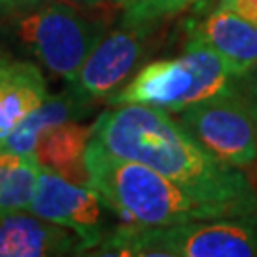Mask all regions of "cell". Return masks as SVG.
Returning <instances> with one entry per match:
<instances>
[{
	"instance_id": "16",
	"label": "cell",
	"mask_w": 257,
	"mask_h": 257,
	"mask_svg": "<svg viewBox=\"0 0 257 257\" xmlns=\"http://www.w3.org/2000/svg\"><path fill=\"white\" fill-rule=\"evenodd\" d=\"M219 6L238 14L257 27V0H219Z\"/></svg>"
},
{
	"instance_id": "9",
	"label": "cell",
	"mask_w": 257,
	"mask_h": 257,
	"mask_svg": "<svg viewBox=\"0 0 257 257\" xmlns=\"http://www.w3.org/2000/svg\"><path fill=\"white\" fill-rule=\"evenodd\" d=\"M189 37L211 48L236 78L257 67V27L223 6L189 23Z\"/></svg>"
},
{
	"instance_id": "18",
	"label": "cell",
	"mask_w": 257,
	"mask_h": 257,
	"mask_svg": "<svg viewBox=\"0 0 257 257\" xmlns=\"http://www.w3.org/2000/svg\"><path fill=\"white\" fill-rule=\"evenodd\" d=\"M19 0H0V6H8V4H18Z\"/></svg>"
},
{
	"instance_id": "19",
	"label": "cell",
	"mask_w": 257,
	"mask_h": 257,
	"mask_svg": "<svg viewBox=\"0 0 257 257\" xmlns=\"http://www.w3.org/2000/svg\"><path fill=\"white\" fill-rule=\"evenodd\" d=\"M253 114H255V130H257V101H255V107H253Z\"/></svg>"
},
{
	"instance_id": "4",
	"label": "cell",
	"mask_w": 257,
	"mask_h": 257,
	"mask_svg": "<svg viewBox=\"0 0 257 257\" xmlns=\"http://www.w3.org/2000/svg\"><path fill=\"white\" fill-rule=\"evenodd\" d=\"M236 80L238 78L211 48L198 38L189 37L181 57L145 65L132 82L116 90L105 101L114 107L139 103L168 112H179L191 103L236 90Z\"/></svg>"
},
{
	"instance_id": "2",
	"label": "cell",
	"mask_w": 257,
	"mask_h": 257,
	"mask_svg": "<svg viewBox=\"0 0 257 257\" xmlns=\"http://www.w3.org/2000/svg\"><path fill=\"white\" fill-rule=\"evenodd\" d=\"M88 187L124 223L175 225L187 221L238 215L215 202H208L136 160L110 155L90 141L86 149Z\"/></svg>"
},
{
	"instance_id": "8",
	"label": "cell",
	"mask_w": 257,
	"mask_h": 257,
	"mask_svg": "<svg viewBox=\"0 0 257 257\" xmlns=\"http://www.w3.org/2000/svg\"><path fill=\"white\" fill-rule=\"evenodd\" d=\"M151 31L153 29L120 25V29L105 35L69 86L84 99H107L147 55L145 42Z\"/></svg>"
},
{
	"instance_id": "5",
	"label": "cell",
	"mask_w": 257,
	"mask_h": 257,
	"mask_svg": "<svg viewBox=\"0 0 257 257\" xmlns=\"http://www.w3.org/2000/svg\"><path fill=\"white\" fill-rule=\"evenodd\" d=\"M107 4L48 0L18 21L21 42L54 74L73 82L110 25Z\"/></svg>"
},
{
	"instance_id": "1",
	"label": "cell",
	"mask_w": 257,
	"mask_h": 257,
	"mask_svg": "<svg viewBox=\"0 0 257 257\" xmlns=\"http://www.w3.org/2000/svg\"><path fill=\"white\" fill-rule=\"evenodd\" d=\"M90 141L110 155L149 166L208 202L238 215L257 213V194L246 175L215 158L168 110L116 105L95 120Z\"/></svg>"
},
{
	"instance_id": "7",
	"label": "cell",
	"mask_w": 257,
	"mask_h": 257,
	"mask_svg": "<svg viewBox=\"0 0 257 257\" xmlns=\"http://www.w3.org/2000/svg\"><path fill=\"white\" fill-rule=\"evenodd\" d=\"M103 198L92 187L71 183L55 172L42 168L29 211L76 232L86 251L93 249L107 236L103 229Z\"/></svg>"
},
{
	"instance_id": "3",
	"label": "cell",
	"mask_w": 257,
	"mask_h": 257,
	"mask_svg": "<svg viewBox=\"0 0 257 257\" xmlns=\"http://www.w3.org/2000/svg\"><path fill=\"white\" fill-rule=\"evenodd\" d=\"M93 249L95 255L122 257H253L257 213L158 227L124 223Z\"/></svg>"
},
{
	"instance_id": "14",
	"label": "cell",
	"mask_w": 257,
	"mask_h": 257,
	"mask_svg": "<svg viewBox=\"0 0 257 257\" xmlns=\"http://www.w3.org/2000/svg\"><path fill=\"white\" fill-rule=\"evenodd\" d=\"M40 172L35 155L0 151V215L29 211Z\"/></svg>"
},
{
	"instance_id": "6",
	"label": "cell",
	"mask_w": 257,
	"mask_h": 257,
	"mask_svg": "<svg viewBox=\"0 0 257 257\" xmlns=\"http://www.w3.org/2000/svg\"><path fill=\"white\" fill-rule=\"evenodd\" d=\"M179 122L215 158L238 170L255 164V114L236 90L187 105L179 110Z\"/></svg>"
},
{
	"instance_id": "10",
	"label": "cell",
	"mask_w": 257,
	"mask_h": 257,
	"mask_svg": "<svg viewBox=\"0 0 257 257\" xmlns=\"http://www.w3.org/2000/svg\"><path fill=\"white\" fill-rule=\"evenodd\" d=\"M80 236L31 211L0 215V257H50L82 253Z\"/></svg>"
},
{
	"instance_id": "17",
	"label": "cell",
	"mask_w": 257,
	"mask_h": 257,
	"mask_svg": "<svg viewBox=\"0 0 257 257\" xmlns=\"http://www.w3.org/2000/svg\"><path fill=\"white\" fill-rule=\"evenodd\" d=\"M37 2H48V0H19L18 4H37ZM65 2H76V4H90V6H95V4H105V0H65Z\"/></svg>"
},
{
	"instance_id": "11",
	"label": "cell",
	"mask_w": 257,
	"mask_h": 257,
	"mask_svg": "<svg viewBox=\"0 0 257 257\" xmlns=\"http://www.w3.org/2000/svg\"><path fill=\"white\" fill-rule=\"evenodd\" d=\"M46 97V80L37 65L0 55V151L19 122Z\"/></svg>"
},
{
	"instance_id": "13",
	"label": "cell",
	"mask_w": 257,
	"mask_h": 257,
	"mask_svg": "<svg viewBox=\"0 0 257 257\" xmlns=\"http://www.w3.org/2000/svg\"><path fill=\"white\" fill-rule=\"evenodd\" d=\"M92 107L90 99L74 92L73 88L57 95H48L35 110H31L19 126L6 139L2 151L16 155H33L38 138L52 128H57L67 122H78L88 114Z\"/></svg>"
},
{
	"instance_id": "15",
	"label": "cell",
	"mask_w": 257,
	"mask_h": 257,
	"mask_svg": "<svg viewBox=\"0 0 257 257\" xmlns=\"http://www.w3.org/2000/svg\"><path fill=\"white\" fill-rule=\"evenodd\" d=\"M122 10L120 25L153 29L160 21L187 10L196 0H112Z\"/></svg>"
},
{
	"instance_id": "12",
	"label": "cell",
	"mask_w": 257,
	"mask_h": 257,
	"mask_svg": "<svg viewBox=\"0 0 257 257\" xmlns=\"http://www.w3.org/2000/svg\"><path fill=\"white\" fill-rule=\"evenodd\" d=\"M92 128L78 122H67L44 132L33 151L38 164L55 172L63 179L76 185H88L86 149L90 143Z\"/></svg>"
}]
</instances>
